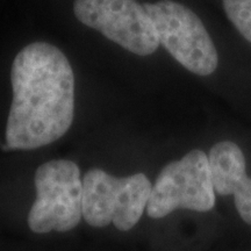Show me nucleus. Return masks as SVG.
Returning a JSON list of instances; mask_svg holds the SVG:
<instances>
[{
	"label": "nucleus",
	"mask_w": 251,
	"mask_h": 251,
	"mask_svg": "<svg viewBox=\"0 0 251 251\" xmlns=\"http://www.w3.org/2000/svg\"><path fill=\"white\" fill-rule=\"evenodd\" d=\"M11 81L4 150H31L61 139L75 115V76L67 56L49 43H30L15 56Z\"/></svg>",
	"instance_id": "f257e3e1"
},
{
	"label": "nucleus",
	"mask_w": 251,
	"mask_h": 251,
	"mask_svg": "<svg viewBox=\"0 0 251 251\" xmlns=\"http://www.w3.org/2000/svg\"><path fill=\"white\" fill-rule=\"evenodd\" d=\"M208 161L215 192L234 196L238 214L251 226V178L246 174L242 150L231 141H221L212 147Z\"/></svg>",
	"instance_id": "0eeeda50"
},
{
	"label": "nucleus",
	"mask_w": 251,
	"mask_h": 251,
	"mask_svg": "<svg viewBox=\"0 0 251 251\" xmlns=\"http://www.w3.org/2000/svg\"><path fill=\"white\" fill-rule=\"evenodd\" d=\"M155 25L159 45L185 69L198 76L216 70L219 56L206 27L186 6L172 0L143 5Z\"/></svg>",
	"instance_id": "20e7f679"
},
{
	"label": "nucleus",
	"mask_w": 251,
	"mask_h": 251,
	"mask_svg": "<svg viewBox=\"0 0 251 251\" xmlns=\"http://www.w3.org/2000/svg\"><path fill=\"white\" fill-rule=\"evenodd\" d=\"M36 199L28 215L30 230L37 234L64 233L83 216V181L76 163L68 159L47 162L34 176Z\"/></svg>",
	"instance_id": "7ed1b4c3"
},
{
	"label": "nucleus",
	"mask_w": 251,
	"mask_h": 251,
	"mask_svg": "<svg viewBox=\"0 0 251 251\" xmlns=\"http://www.w3.org/2000/svg\"><path fill=\"white\" fill-rule=\"evenodd\" d=\"M224 8L230 23L251 43V0H224Z\"/></svg>",
	"instance_id": "6e6552de"
},
{
	"label": "nucleus",
	"mask_w": 251,
	"mask_h": 251,
	"mask_svg": "<svg viewBox=\"0 0 251 251\" xmlns=\"http://www.w3.org/2000/svg\"><path fill=\"white\" fill-rule=\"evenodd\" d=\"M151 190L143 174L117 178L92 169L83 179V218L92 227L113 224L121 231L130 230L147 208Z\"/></svg>",
	"instance_id": "f03ea898"
},
{
	"label": "nucleus",
	"mask_w": 251,
	"mask_h": 251,
	"mask_svg": "<svg viewBox=\"0 0 251 251\" xmlns=\"http://www.w3.org/2000/svg\"><path fill=\"white\" fill-rule=\"evenodd\" d=\"M214 191L208 156L194 149L163 168L152 186L147 214L161 219L176 209L208 212L215 205Z\"/></svg>",
	"instance_id": "39448f33"
},
{
	"label": "nucleus",
	"mask_w": 251,
	"mask_h": 251,
	"mask_svg": "<svg viewBox=\"0 0 251 251\" xmlns=\"http://www.w3.org/2000/svg\"><path fill=\"white\" fill-rule=\"evenodd\" d=\"M75 15L128 51L148 56L159 47L151 18L136 0H75Z\"/></svg>",
	"instance_id": "423d86ee"
}]
</instances>
